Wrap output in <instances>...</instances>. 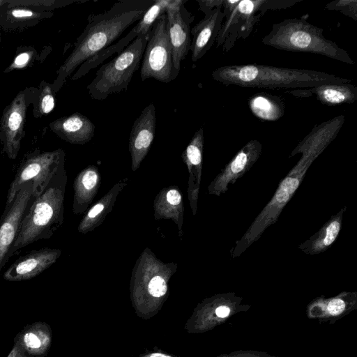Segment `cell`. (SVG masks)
<instances>
[{"label":"cell","instance_id":"cell-1","mask_svg":"<svg viewBox=\"0 0 357 357\" xmlns=\"http://www.w3.org/2000/svg\"><path fill=\"white\" fill-rule=\"evenodd\" d=\"M345 117L339 115L317 125L296 146L289 155L301 157L280 182L271 199L252 221L242 237L230 250L232 258L241 255L258 241L266 229L274 225L301 184L309 167L337 137Z\"/></svg>","mask_w":357,"mask_h":357},{"label":"cell","instance_id":"cell-2","mask_svg":"<svg viewBox=\"0 0 357 357\" xmlns=\"http://www.w3.org/2000/svg\"><path fill=\"white\" fill-rule=\"evenodd\" d=\"M155 0H121L107 10L91 15L75 47L59 70L61 80L97 53L111 45L130 26L138 22Z\"/></svg>","mask_w":357,"mask_h":357},{"label":"cell","instance_id":"cell-3","mask_svg":"<svg viewBox=\"0 0 357 357\" xmlns=\"http://www.w3.org/2000/svg\"><path fill=\"white\" fill-rule=\"evenodd\" d=\"M211 76L225 85L269 89H303L323 84L351 82L349 78L321 71L261 64L224 66L214 70Z\"/></svg>","mask_w":357,"mask_h":357},{"label":"cell","instance_id":"cell-4","mask_svg":"<svg viewBox=\"0 0 357 357\" xmlns=\"http://www.w3.org/2000/svg\"><path fill=\"white\" fill-rule=\"evenodd\" d=\"M308 15L274 24L262 43L278 50L319 54L354 65L348 52L324 36L323 29L310 24Z\"/></svg>","mask_w":357,"mask_h":357},{"label":"cell","instance_id":"cell-5","mask_svg":"<svg viewBox=\"0 0 357 357\" xmlns=\"http://www.w3.org/2000/svg\"><path fill=\"white\" fill-rule=\"evenodd\" d=\"M151 30L139 35L116 57L99 68L87 86L91 98L103 100L112 93L127 90L139 69Z\"/></svg>","mask_w":357,"mask_h":357},{"label":"cell","instance_id":"cell-6","mask_svg":"<svg viewBox=\"0 0 357 357\" xmlns=\"http://www.w3.org/2000/svg\"><path fill=\"white\" fill-rule=\"evenodd\" d=\"M62 198L59 188L48 185L39 197L33 199L21 221L10 257L21 248L52 235L59 219Z\"/></svg>","mask_w":357,"mask_h":357},{"label":"cell","instance_id":"cell-7","mask_svg":"<svg viewBox=\"0 0 357 357\" xmlns=\"http://www.w3.org/2000/svg\"><path fill=\"white\" fill-rule=\"evenodd\" d=\"M263 0H224L222 7L225 21L216 39L217 47L229 51L239 39L247 38L263 14Z\"/></svg>","mask_w":357,"mask_h":357},{"label":"cell","instance_id":"cell-8","mask_svg":"<svg viewBox=\"0 0 357 357\" xmlns=\"http://www.w3.org/2000/svg\"><path fill=\"white\" fill-rule=\"evenodd\" d=\"M167 15H160L153 24L142 57L140 77L142 81L153 78L169 83L174 79L172 52L167 31Z\"/></svg>","mask_w":357,"mask_h":357},{"label":"cell","instance_id":"cell-9","mask_svg":"<svg viewBox=\"0 0 357 357\" xmlns=\"http://www.w3.org/2000/svg\"><path fill=\"white\" fill-rule=\"evenodd\" d=\"M61 153L59 150L44 152L26 160L10 185L6 208L11 204L17 194L27 183H32L33 198L39 197L52 180L59 163Z\"/></svg>","mask_w":357,"mask_h":357},{"label":"cell","instance_id":"cell-10","mask_svg":"<svg viewBox=\"0 0 357 357\" xmlns=\"http://www.w3.org/2000/svg\"><path fill=\"white\" fill-rule=\"evenodd\" d=\"M185 0H172L166 10L167 31L172 52L174 75L176 78L181 69V63L190 50V24L194 20L183 6Z\"/></svg>","mask_w":357,"mask_h":357},{"label":"cell","instance_id":"cell-11","mask_svg":"<svg viewBox=\"0 0 357 357\" xmlns=\"http://www.w3.org/2000/svg\"><path fill=\"white\" fill-rule=\"evenodd\" d=\"M33 199L32 183H27L17 194L11 204L6 208L0 220V271L10 258L21 221Z\"/></svg>","mask_w":357,"mask_h":357},{"label":"cell","instance_id":"cell-12","mask_svg":"<svg viewBox=\"0 0 357 357\" xmlns=\"http://www.w3.org/2000/svg\"><path fill=\"white\" fill-rule=\"evenodd\" d=\"M261 152L260 142L257 139L249 141L222 169L209 186V192L217 196L226 193L230 184H234L252 167Z\"/></svg>","mask_w":357,"mask_h":357},{"label":"cell","instance_id":"cell-13","mask_svg":"<svg viewBox=\"0 0 357 357\" xmlns=\"http://www.w3.org/2000/svg\"><path fill=\"white\" fill-rule=\"evenodd\" d=\"M60 255V250L43 248L27 252L13 263L3 273L8 281L16 282L33 278L52 266Z\"/></svg>","mask_w":357,"mask_h":357},{"label":"cell","instance_id":"cell-14","mask_svg":"<svg viewBox=\"0 0 357 357\" xmlns=\"http://www.w3.org/2000/svg\"><path fill=\"white\" fill-rule=\"evenodd\" d=\"M26 101L23 92H20L3 113L1 130L4 135V150L10 159L18 153L23 135V126L26 114Z\"/></svg>","mask_w":357,"mask_h":357},{"label":"cell","instance_id":"cell-15","mask_svg":"<svg viewBox=\"0 0 357 357\" xmlns=\"http://www.w3.org/2000/svg\"><path fill=\"white\" fill-rule=\"evenodd\" d=\"M222 8H217L196 24L191 29L193 38L190 45L191 59L197 61L215 42L223 22Z\"/></svg>","mask_w":357,"mask_h":357},{"label":"cell","instance_id":"cell-16","mask_svg":"<svg viewBox=\"0 0 357 357\" xmlns=\"http://www.w3.org/2000/svg\"><path fill=\"white\" fill-rule=\"evenodd\" d=\"M158 17V14L155 10L150 8L148 9L138 21V23L126 36L119 40L116 44L109 46L83 63L77 73L73 76V79H77L84 76L90 70L97 67L113 54H119L123 50L125 47L129 45L130 42L134 40L139 35L149 31Z\"/></svg>","mask_w":357,"mask_h":357},{"label":"cell","instance_id":"cell-17","mask_svg":"<svg viewBox=\"0 0 357 357\" xmlns=\"http://www.w3.org/2000/svg\"><path fill=\"white\" fill-rule=\"evenodd\" d=\"M155 109L151 102L135 121L130 135V149L137 160L142 158L151 146L155 131Z\"/></svg>","mask_w":357,"mask_h":357},{"label":"cell","instance_id":"cell-18","mask_svg":"<svg viewBox=\"0 0 357 357\" xmlns=\"http://www.w3.org/2000/svg\"><path fill=\"white\" fill-rule=\"evenodd\" d=\"M347 206L333 215L314 234L301 243L298 248L307 255H315L327 250L337 238L342 227Z\"/></svg>","mask_w":357,"mask_h":357},{"label":"cell","instance_id":"cell-19","mask_svg":"<svg viewBox=\"0 0 357 357\" xmlns=\"http://www.w3.org/2000/svg\"><path fill=\"white\" fill-rule=\"evenodd\" d=\"M52 129L70 143L84 144L92 139L95 126L87 116L75 112L54 121Z\"/></svg>","mask_w":357,"mask_h":357},{"label":"cell","instance_id":"cell-20","mask_svg":"<svg viewBox=\"0 0 357 357\" xmlns=\"http://www.w3.org/2000/svg\"><path fill=\"white\" fill-rule=\"evenodd\" d=\"M323 105L336 106L351 104L357 100V87L351 83L328 84L307 89Z\"/></svg>","mask_w":357,"mask_h":357},{"label":"cell","instance_id":"cell-21","mask_svg":"<svg viewBox=\"0 0 357 357\" xmlns=\"http://www.w3.org/2000/svg\"><path fill=\"white\" fill-rule=\"evenodd\" d=\"M252 114L264 121H276L285 113V105L278 96L265 92L253 94L248 99Z\"/></svg>","mask_w":357,"mask_h":357},{"label":"cell","instance_id":"cell-22","mask_svg":"<svg viewBox=\"0 0 357 357\" xmlns=\"http://www.w3.org/2000/svg\"><path fill=\"white\" fill-rule=\"evenodd\" d=\"M50 342V335L43 326H33L32 328L26 329L22 333V347L30 354L44 353Z\"/></svg>","mask_w":357,"mask_h":357},{"label":"cell","instance_id":"cell-23","mask_svg":"<svg viewBox=\"0 0 357 357\" xmlns=\"http://www.w3.org/2000/svg\"><path fill=\"white\" fill-rule=\"evenodd\" d=\"M329 10H335L357 21V1L356 0H335L325 6Z\"/></svg>","mask_w":357,"mask_h":357},{"label":"cell","instance_id":"cell-24","mask_svg":"<svg viewBox=\"0 0 357 357\" xmlns=\"http://www.w3.org/2000/svg\"><path fill=\"white\" fill-rule=\"evenodd\" d=\"M55 106V100L52 92L51 88L45 86L40 94L39 108L42 114H47L50 113Z\"/></svg>","mask_w":357,"mask_h":357},{"label":"cell","instance_id":"cell-25","mask_svg":"<svg viewBox=\"0 0 357 357\" xmlns=\"http://www.w3.org/2000/svg\"><path fill=\"white\" fill-rule=\"evenodd\" d=\"M149 292L154 297H160L167 291V284L165 280L160 276L153 277L148 286Z\"/></svg>","mask_w":357,"mask_h":357},{"label":"cell","instance_id":"cell-26","mask_svg":"<svg viewBox=\"0 0 357 357\" xmlns=\"http://www.w3.org/2000/svg\"><path fill=\"white\" fill-rule=\"evenodd\" d=\"M224 0H197V3L199 4V9L202 12L204 13V15H207L210 13L212 10L217 8H222Z\"/></svg>","mask_w":357,"mask_h":357},{"label":"cell","instance_id":"cell-27","mask_svg":"<svg viewBox=\"0 0 357 357\" xmlns=\"http://www.w3.org/2000/svg\"><path fill=\"white\" fill-rule=\"evenodd\" d=\"M98 176L95 171L88 170L83 174L81 182L86 190L92 189L97 183Z\"/></svg>","mask_w":357,"mask_h":357},{"label":"cell","instance_id":"cell-28","mask_svg":"<svg viewBox=\"0 0 357 357\" xmlns=\"http://www.w3.org/2000/svg\"><path fill=\"white\" fill-rule=\"evenodd\" d=\"M31 52H25L18 54L10 66V69L22 68L27 65L31 59Z\"/></svg>","mask_w":357,"mask_h":357},{"label":"cell","instance_id":"cell-29","mask_svg":"<svg viewBox=\"0 0 357 357\" xmlns=\"http://www.w3.org/2000/svg\"><path fill=\"white\" fill-rule=\"evenodd\" d=\"M344 302L340 298L331 300L328 305V310L333 315L340 314L344 309Z\"/></svg>","mask_w":357,"mask_h":357},{"label":"cell","instance_id":"cell-30","mask_svg":"<svg viewBox=\"0 0 357 357\" xmlns=\"http://www.w3.org/2000/svg\"><path fill=\"white\" fill-rule=\"evenodd\" d=\"M10 14L13 17L17 19L29 18L34 15V13L31 10L22 8L13 9L10 11Z\"/></svg>","mask_w":357,"mask_h":357},{"label":"cell","instance_id":"cell-31","mask_svg":"<svg viewBox=\"0 0 357 357\" xmlns=\"http://www.w3.org/2000/svg\"><path fill=\"white\" fill-rule=\"evenodd\" d=\"M167 200L170 204L176 206L181 202V196L177 190L172 189L167 192Z\"/></svg>","mask_w":357,"mask_h":357},{"label":"cell","instance_id":"cell-32","mask_svg":"<svg viewBox=\"0 0 357 357\" xmlns=\"http://www.w3.org/2000/svg\"><path fill=\"white\" fill-rule=\"evenodd\" d=\"M104 206L101 204L95 205L89 212V218H94L103 210Z\"/></svg>","mask_w":357,"mask_h":357},{"label":"cell","instance_id":"cell-33","mask_svg":"<svg viewBox=\"0 0 357 357\" xmlns=\"http://www.w3.org/2000/svg\"><path fill=\"white\" fill-rule=\"evenodd\" d=\"M229 312V308L225 305L218 307L215 310V313L219 317H225L228 316Z\"/></svg>","mask_w":357,"mask_h":357},{"label":"cell","instance_id":"cell-34","mask_svg":"<svg viewBox=\"0 0 357 357\" xmlns=\"http://www.w3.org/2000/svg\"><path fill=\"white\" fill-rule=\"evenodd\" d=\"M20 347H19V344L17 347H15L12 351L10 353V354L8 355V357H17L18 356V354L20 352Z\"/></svg>","mask_w":357,"mask_h":357},{"label":"cell","instance_id":"cell-35","mask_svg":"<svg viewBox=\"0 0 357 357\" xmlns=\"http://www.w3.org/2000/svg\"><path fill=\"white\" fill-rule=\"evenodd\" d=\"M150 357H171L169 356H167L160 353H153L152 354Z\"/></svg>","mask_w":357,"mask_h":357},{"label":"cell","instance_id":"cell-36","mask_svg":"<svg viewBox=\"0 0 357 357\" xmlns=\"http://www.w3.org/2000/svg\"><path fill=\"white\" fill-rule=\"evenodd\" d=\"M18 357H22L20 354V353H19V355H18Z\"/></svg>","mask_w":357,"mask_h":357}]
</instances>
